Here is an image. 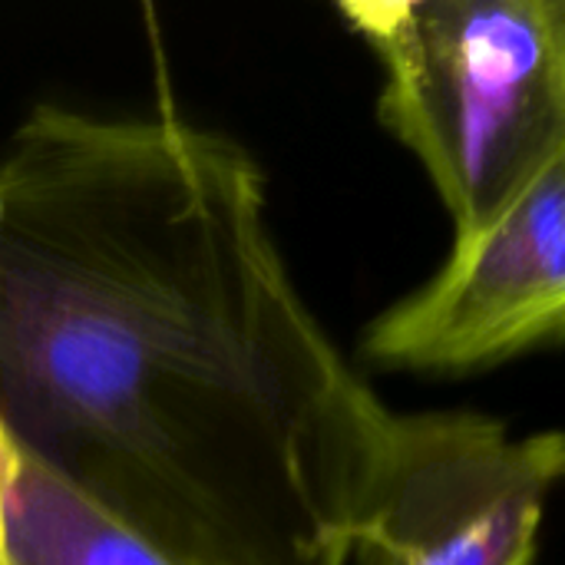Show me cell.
<instances>
[{"label": "cell", "instance_id": "obj_1", "mask_svg": "<svg viewBox=\"0 0 565 565\" xmlns=\"http://www.w3.org/2000/svg\"><path fill=\"white\" fill-rule=\"evenodd\" d=\"M0 420L209 565H348L394 414L305 305L252 152L172 99L0 146Z\"/></svg>", "mask_w": 565, "mask_h": 565}, {"label": "cell", "instance_id": "obj_2", "mask_svg": "<svg viewBox=\"0 0 565 565\" xmlns=\"http://www.w3.org/2000/svg\"><path fill=\"white\" fill-rule=\"evenodd\" d=\"M381 66L377 116L480 232L565 152V0H344Z\"/></svg>", "mask_w": 565, "mask_h": 565}, {"label": "cell", "instance_id": "obj_3", "mask_svg": "<svg viewBox=\"0 0 565 565\" xmlns=\"http://www.w3.org/2000/svg\"><path fill=\"white\" fill-rule=\"evenodd\" d=\"M563 480V430L513 437L483 414H394L348 565H533Z\"/></svg>", "mask_w": 565, "mask_h": 565}, {"label": "cell", "instance_id": "obj_4", "mask_svg": "<svg viewBox=\"0 0 565 565\" xmlns=\"http://www.w3.org/2000/svg\"><path fill=\"white\" fill-rule=\"evenodd\" d=\"M565 341V152L444 268L381 311L361 338L371 364L470 374Z\"/></svg>", "mask_w": 565, "mask_h": 565}, {"label": "cell", "instance_id": "obj_5", "mask_svg": "<svg viewBox=\"0 0 565 565\" xmlns=\"http://www.w3.org/2000/svg\"><path fill=\"white\" fill-rule=\"evenodd\" d=\"M0 565H209L139 533L33 454L0 420Z\"/></svg>", "mask_w": 565, "mask_h": 565}]
</instances>
